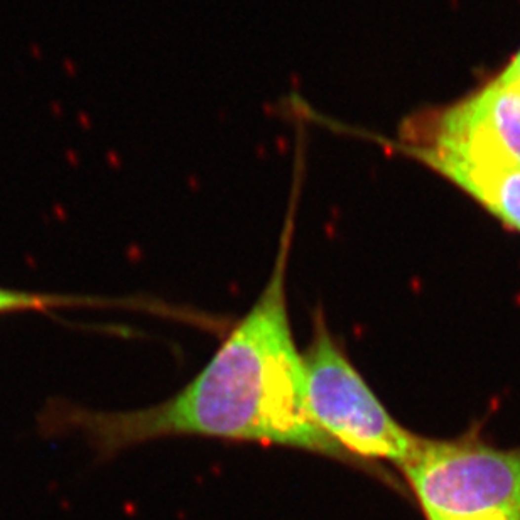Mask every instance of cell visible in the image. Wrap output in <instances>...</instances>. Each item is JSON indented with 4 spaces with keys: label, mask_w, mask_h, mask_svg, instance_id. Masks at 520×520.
Returning a JSON list of instances; mask_svg holds the SVG:
<instances>
[{
    "label": "cell",
    "mask_w": 520,
    "mask_h": 520,
    "mask_svg": "<svg viewBox=\"0 0 520 520\" xmlns=\"http://www.w3.org/2000/svg\"><path fill=\"white\" fill-rule=\"evenodd\" d=\"M407 152L520 232V167L498 156L463 149L409 146Z\"/></svg>",
    "instance_id": "cell-5"
},
{
    "label": "cell",
    "mask_w": 520,
    "mask_h": 520,
    "mask_svg": "<svg viewBox=\"0 0 520 520\" xmlns=\"http://www.w3.org/2000/svg\"><path fill=\"white\" fill-rule=\"evenodd\" d=\"M301 357L308 405L322 433L355 465L389 461L400 466L419 436L390 416L334 341L321 314Z\"/></svg>",
    "instance_id": "cell-3"
},
{
    "label": "cell",
    "mask_w": 520,
    "mask_h": 520,
    "mask_svg": "<svg viewBox=\"0 0 520 520\" xmlns=\"http://www.w3.org/2000/svg\"><path fill=\"white\" fill-rule=\"evenodd\" d=\"M76 304H86V299L61 296V294L26 292L0 287V314L17 311H49V309L71 308Z\"/></svg>",
    "instance_id": "cell-6"
},
{
    "label": "cell",
    "mask_w": 520,
    "mask_h": 520,
    "mask_svg": "<svg viewBox=\"0 0 520 520\" xmlns=\"http://www.w3.org/2000/svg\"><path fill=\"white\" fill-rule=\"evenodd\" d=\"M410 146L463 149L498 156L520 167V90L497 78L447 108Z\"/></svg>",
    "instance_id": "cell-4"
},
{
    "label": "cell",
    "mask_w": 520,
    "mask_h": 520,
    "mask_svg": "<svg viewBox=\"0 0 520 520\" xmlns=\"http://www.w3.org/2000/svg\"><path fill=\"white\" fill-rule=\"evenodd\" d=\"M292 223L271 279L247 316L183 390L146 409L105 412L58 404L46 426L83 434L100 453L159 438L196 436L279 444L353 463L316 424L285 297Z\"/></svg>",
    "instance_id": "cell-1"
},
{
    "label": "cell",
    "mask_w": 520,
    "mask_h": 520,
    "mask_svg": "<svg viewBox=\"0 0 520 520\" xmlns=\"http://www.w3.org/2000/svg\"><path fill=\"white\" fill-rule=\"evenodd\" d=\"M498 78L502 80L503 83H507V84H510V86L520 90V51L512 58L509 66L502 71V75H500Z\"/></svg>",
    "instance_id": "cell-7"
},
{
    "label": "cell",
    "mask_w": 520,
    "mask_h": 520,
    "mask_svg": "<svg viewBox=\"0 0 520 520\" xmlns=\"http://www.w3.org/2000/svg\"><path fill=\"white\" fill-rule=\"evenodd\" d=\"M400 470L427 520H520V447L417 438Z\"/></svg>",
    "instance_id": "cell-2"
}]
</instances>
